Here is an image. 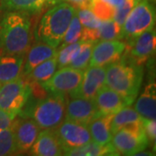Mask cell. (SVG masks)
Segmentation results:
<instances>
[{"label": "cell", "mask_w": 156, "mask_h": 156, "mask_svg": "<svg viewBox=\"0 0 156 156\" xmlns=\"http://www.w3.org/2000/svg\"><path fill=\"white\" fill-rule=\"evenodd\" d=\"M30 30L29 13L7 11L0 21V48L5 54L24 55L31 42Z\"/></svg>", "instance_id": "cell-1"}, {"label": "cell", "mask_w": 156, "mask_h": 156, "mask_svg": "<svg viewBox=\"0 0 156 156\" xmlns=\"http://www.w3.org/2000/svg\"><path fill=\"white\" fill-rule=\"evenodd\" d=\"M143 79L141 65L133 62L120 59L118 62L106 66V81L108 87L122 97L128 106L133 104L139 95Z\"/></svg>", "instance_id": "cell-2"}, {"label": "cell", "mask_w": 156, "mask_h": 156, "mask_svg": "<svg viewBox=\"0 0 156 156\" xmlns=\"http://www.w3.org/2000/svg\"><path fill=\"white\" fill-rule=\"evenodd\" d=\"M77 10L66 2L54 5L42 17L37 28V38L57 48Z\"/></svg>", "instance_id": "cell-3"}, {"label": "cell", "mask_w": 156, "mask_h": 156, "mask_svg": "<svg viewBox=\"0 0 156 156\" xmlns=\"http://www.w3.org/2000/svg\"><path fill=\"white\" fill-rule=\"evenodd\" d=\"M65 95L50 94L37 101L23 114L32 119L41 129H55L65 119Z\"/></svg>", "instance_id": "cell-4"}, {"label": "cell", "mask_w": 156, "mask_h": 156, "mask_svg": "<svg viewBox=\"0 0 156 156\" xmlns=\"http://www.w3.org/2000/svg\"><path fill=\"white\" fill-rule=\"evenodd\" d=\"M155 9L151 0H141L130 11L122 26V38L128 42L154 27Z\"/></svg>", "instance_id": "cell-5"}, {"label": "cell", "mask_w": 156, "mask_h": 156, "mask_svg": "<svg viewBox=\"0 0 156 156\" xmlns=\"http://www.w3.org/2000/svg\"><path fill=\"white\" fill-rule=\"evenodd\" d=\"M32 93L30 84L21 78L1 84L0 109L19 115Z\"/></svg>", "instance_id": "cell-6"}, {"label": "cell", "mask_w": 156, "mask_h": 156, "mask_svg": "<svg viewBox=\"0 0 156 156\" xmlns=\"http://www.w3.org/2000/svg\"><path fill=\"white\" fill-rule=\"evenodd\" d=\"M83 71L70 66H65L57 69L50 79L40 84L50 94L71 95L80 86Z\"/></svg>", "instance_id": "cell-7"}, {"label": "cell", "mask_w": 156, "mask_h": 156, "mask_svg": "<svg viewBox=\"0 0 156 156\" xmlns=\"http://www.w3.org/2000/svg\"><path fill=\"white\" fill-rule=\"evenodd\" d=\"M111 143L120 154L134 155L136 153L146 149L149 140L144 132V128H122L112 134Z\"/></svg>", "instance_id": "cell-8"}, {"label": "cell", "mask_w": 156, "mask_h": 156, "mask_svg": "<svg viewBox=\"0 0 156 156\" xmlns=\"http://www.w3.org/2000/svg\"><path fill=\"white\" fill-rule=\"evenodd\" d=\"M53 130L56 133L63 152L80 147L92 140L88 126L69 120L64 119V121Z\"/></svg>", "instance_id": "cell-9"}, {"label": "cell", "mask_w": 156, "mask_h": 156, "mask_svg": "<svg viewBox=\"0 0 156 156\" xmlns=\"http://www.w3.org/2000/svg\"><path fill=\"white\" fill-rule=\"evenodd\" d=\"M126 43L116 40H99L92 50L89 66L106 67L118 62L126 50Z\"/></svg>", "instance_id": "cell-10"}, {"label": "cell", "mask_w": 156, "mask_h": 156, "mask_svg": "<svg viewBox=\"0 0 156 156\" xmlns=\"http://www.w3.org/2000/svg\"><path fill=\"white\" fill-rule=\"evenodd\" d=\"M96 116H98V113L94 100L78 95H69L66 101L65 120L88 126Z\"/></svg>", "instance_id": "cell-11"}, {"label": "cell", "mask_w": 156, "mask_h": 156, "mask_svg": "<svg viewBox=\"0 0 156 156\" xmlns=\"http://www.w3.org/2000/svg\"><path fill=\"white\" fill-rule=\"evenodd\" d=\"M17 153L27 152L30 150L41 128L29 117H22L13 121L11 124Z\"/></svg>", "instance_id": "cell-12"}, {"label": "cell", "mask_w": 156, "mask_h": 156, "mask_svg": "<svg viewBox=\"0 0 156 156\" xmlns=\"http://www.w3.org/2000/svg\"><path fill=\"white\" fill-rule=\"evenodd\" d=\"M106 81V67L89 66L84 69L83 76L78 89L69 95H78L94 100Z\"/></svg>", "instance_id": "cell-13"}, {"label": "cell", "mask_w": 156, "mask_h": 156, "mask_svg": "<svg viewBox=\"0 0 156 156\" xmlns=\"http://www.w3.org/2000/svg\"><path fill=\"white\" fill-rule=\"evenodd\" d=\"M155 30L153 28L129 41L128 45H126V50L130 52L131 61L141 65L153 56L155 50Z\"/></svg>", "instance_id": "cell-14"}, {"label": "cell", "mask_w": 156, "mask_h": 156, "mask_svg": "<svg viewBox=\"0 0 156 156\" xmlns=\"http://www.w3.org/2000/svg\"><path fill=\"white\" fill-rule=\"evenodd\" d=\"M30 154L35 156L63 155L61 144L53 129H42L30 148Z\"/></svg>", "instance_id": "cell-15"}, {"label": "cell", "mask_w": 156, "mask_h": 156, "mask_svg": "<svg viewBox=\"0 0 156 156\" xmlns=\"http://www.w3.org/2000/svg\"><path fill=\"white\" fill-rule=\"evenodd\" d=\"M98 115H115L121 109L128 107V103L121 95L106 84L99 90L94 98Z\"/></svg>", "instance_id": "cell-16"}, {"label": "cell", "mask_w": 156, "mask_h": 156, "mask_svg": "<svg viewBox=\"0 0 156 156\" xmlns=\"http://www.w3.org/2000/svg\"><path fill=\"white\" fill-rule=\"evenodd\" d=\"M58 50L43 42L34 44L27 53L26 60H24L22 73L26 76L34 68L43 62L57 56Z\"/></svg>", "instance_id": "cell-17"}, {"label": "cell", "mask_w": 156, "mask_h": 156, "mask_svg": "<svg viewBox=\"0 0 156 156\" xmlns=\"http://www.w3.org/2000/svg\"><path fill=\"white\" fill-rule=\"evenodd\" d=\"M23 63V55L5 54L0 56V83H5L20 77Z\"/></svg>", "instance_id": "cell-18"}, {"label": "cell", "mask_w": 156, "mask_h": 156, "mask_svg": "<svg viewBox=\"0 0 156 156\" xmlns=\"http://www.w3.org/2000/svg\"><path fill=\"white\" fill-rule=\"evenodd\" d=\"M134 109L144 119H155L156 117V84L152 81L145 86L140 94Z\"/></svg>", "instance_id": "cell-19"}, {"label": "cell", "mask_w": 156, "mask_h": 156, "mask_svg": "<svg viewBox=\"0 0 156 156\" xmlns=\"http://www.w3.org/2000/svg\"><path fill=\"white\" fill-rule=\"evenodd\" d=\"M114 115H98L88 125L91 140L100 145H106L111 142V122Z\"/></svg>", "instance_id": "cell-20"}, {"label": "cell", "mask_w": 156, "mask_h": 156, "mask_svg": "<svg viewBox=\"0 0 156 156\" xmlns=\"http://www.w3.org/2000/svg\"><path fill=\"white\" fill-rule=\"evenodd\" d=\"M63 155L69 156H101L120 155V154L112 145L111 142L106 145H100L95 141L90 140L87 144L80 147L64 151Z\"/></svg>", "instance_id": "cell-21"}, {"label": "cell", "mask_w": 156, "mask_h": 156, "mask_svg": "<svg viewBox=\"0 0 156 156\" xmlns=\"http://www.w3.org/2000/svg\"><path fill=\"white\" fill-rule=\"evenodd\" d=\"M142 122L143 118L134 108L128 106L125 107L113 115L111 122L112 134L122 128H128L134 125L141 124Z\"/></svg>", "instance_id": "cell-22"}, {"label": "cell", "mask_w": 156, "mask_h": 156, "mask_svg": "<svg viewBox=\"0 0 156 156\" xmlns=\"http://www.w3.org/2000/svg\"><path fill=\"white\" fill-rule=\"evenodd\" d=\"M49 5V0H1V8L5 11L34 13Z\"/></svg>", "instance_id": "cell-23"}, {"label": "cell", "mask_w": 156, "mask_h": 156, "mask_svg": "<svg viewBox=\"0 0 156 156\" xmlns=\"http://www.w3.org/2000/svg\"><path fill=\"white\" fill-rule=\"evenodd\" d=\"M57 69V58L56 56L43 62L26 75L30 81L36 83H42L48 79H50L52 75Z\"/></svg>", "instance_id": "cell-24"}, {"label": "cell", "mask_w": 156, "mask_h": 156, "mask_svg": "<svg viewBox=\"0 0 156 156\" xmlns=\"http://www.w3.org/2000/svg\"><path fill=\"white\" fill-rule=\"evenodd\" d=\"M94 44L95 43L86 42V41L82 40L79 49L76 52L75 56H73L69 66L77 69H82V70L86 69L89 67Z\"/></svg>", "instance_id": "cell-25"}, {"label": "cell", "mask_w": 156, "mask_h": 156, "mask_svg": "<svg viewBox=\"0 0 156 156\" xmlns=\"http://www.w3.org/2000/svg\"><path fill=\"white\" fill-rule=\"evenodd\" d=\"M82 30L83 26L80 23V20L77 17V14L76 13L72 17L71 21L69 23V25L66 30L64 36L62 39L60 43V47L59 50L63 48L64 46L70 44H74L78 42L81 39V35H82Z\"/></svg>", "instance_id": "cell-26"}, {"label": "cell", "mask_w": 156, "mask_h": 156, "mask_svg": "<svg viewBox=\"0 0 156 156\" xmlns=\"http://www.w3.org/2000/svg\"><path fill=\"white\" fill-rule=\"evenodd\" d=\"M17 146L11 126L0 132V156L17 154Z\"/></svg>", "instance_id": "cell-27"}, {"label": "cell", "mask_w": 156, "mask_h": 156, "mask_svg": "<svg viewBox=\"0 0 156 156\" xmlns=\"http://www.w3.org/2000/svg\"><path fill=\"white\" fill-rule=\"evenodd\" d=\"M100 40H116L122 39V26L113 19L101 21L99 27Z\"/></svg>", "instance_id": "cell-28"}, {"label": "cell", "mask_w": 156, "mask_h": 156, "mask_svg": "<svg viewBox=\"0 0 156 156\" xmlns=\"http://www.w3.org/2000/svg\"><path fill=\"white\" fill-rule=\"evenodd\" d=\"M89 9L101 21L113 19L115 8L106 0H91Z\"/></svg>", "instance_id": "cell-29"}, {"label": "cell", "mask_w": 156, "mask_h": 156, "mask_svg": "<svg viewBox=\"0 0 156 156\" xmlns=\"http://www.w3.org/2000/svg\"><path fill=\"white\" fill-rule=\"evenodd\" d=\"M81 42H82V40L80 39L76 43L66 45L63 48H62V49L58 50L57 56H56V58H57V69L69 66V64L71 59L73 58V56H75L76 52L79 49Z\"/></svg>", "instance_id": "cell-30"}, {"label": "cell", "mask_w": 156, "mask_h": 156, "mask_svg": "<svg viewBox=\"0 0 156 156\" xmlns=\"http://www.w3.org/2000/svg\"><path fill=\"white\" fill-rule=\"evenodd\" d=\"M76 14L83 28L98 29L100 27L101 20L96 17L90 9H79Z\"/></svg>", "instance_id": "cell-31"}, {"label": "cell", "mask_w": 156, "mask_h": 156, "mask_svg": "<svg viewBox=\"0 0 156 156\" xmlns=\"http://www.w3.org/2000/svg\"><path fill=\"white\" fill-rule=\"evenodd\" d=\"M141 0H124L121 5L115 8L113 20L115 21L121 26H122L123 23L126 20L130 11Z\"/></svg>", "instance_id": "cell-32"}, {"label": "cell", "mask_w": 156, "mask_h": 156, "mask_svg": "<svg viewBox=\"0 0 156 156\" xmlns=\"http://www.w3.org/2000/svg\"><path fill=\"white\" fill-rule=\"evenodd\" d=\"M143 128L147 139L151 142H154L156 138V122L155 119H144L142 122Z\"/></svg>", "instance_id": "cell-33"}, {"label": "cell", "mask_w": 156, "mask_h": 156, "mask_svg": "<svg viewBox=\"0 0 156 156\" xmlns=\"http://www.w3.org/2000/svg\"><path fill=\"white\" fill-rule=\"evenodd\" d=\"M17 115L0 109V132L10 128Z\"/></svg>", "instance_id": "cell-34"}, {"label": "cell", "mask_w": 156, "mask_h": 156, "mask_svg": "<svg viewBox=\"0 0 156 156\" xmlns=\"http://www.w3.org/2000/svg\"><path fill=\"white\" fill-rule=\"evenodd\" d=\"M81 40L86 41V42H91V43H95V44L96 42H98L100 40L99 28H83V30H82V35H81Z\"/></svg>", "instance_id": "cell-35"}, {"label": "cell", "mask_w": 156, "mask_h": 156, "mask_svg": "<svg viewBox=\"0 0 156 156\" xmlns=\"http://www.w3.org/2000/svg\"><path fill=\"white\" fill-rule=\"evenodd\" d=\"M69 5L75 7L76 10L79 9H89L91 0H65Z\"/></svg>", "instance_id": "cell-36"}, {"label": "cell", "mask_w": 156, "mask_h": 156, "mask_svg": "<svg viewBox=\"0 0 156 156\" xmlns=\"http://www.w3.org/2000/svg\"><path fill=\"white\" fill-rule=\"evenodd\" d=\"M108 4H110L113 7L117 8L119 5H121L122 4V2L124 0H106Z\"/></svg>", "instance_id": "cell-37"}, {"label": "cell", "mask_w": 156, "mask_h": 156, "mask_svg": "<svg viewBox=\"0 0 156 156\" xmlns=\"http://www.w3.org/2000/svg\"><path fill=\"white\" fill-rule=\"evenodd\" d=\"M154 154H152V153H147V152H142V151H140V152H138V153H136L134 155H146V156H148V155H154Z\"/></svg>", "instance_id": "cell-38"}, {"label": "cell", "mask_w": 156, "mask_h": 156, "mask_svg": "<svg viewBox=\"0 0 156 156\" xmlns=\"http://www.w3.org/2000/svg\"><path fill=\"white\" fill-rule=\"evenodd\" d=\"M62 1H64V0H49V5H56Z\"/></svg>", "instance_id": "cell-39"}, {"label": "cell", "mask_w": 156, "mask_h": 156, "mask_svg": "<svg viewBox=\"0 0 156 156\" xmlns=\"http://www.w3.org/2000/svg\"><path fill=\"white\" fill-rule=\"evenodd\" d=\"M0 86H1V83H0Z\"/></svg>", "instance_id": "cell-40"}]
</instances>
